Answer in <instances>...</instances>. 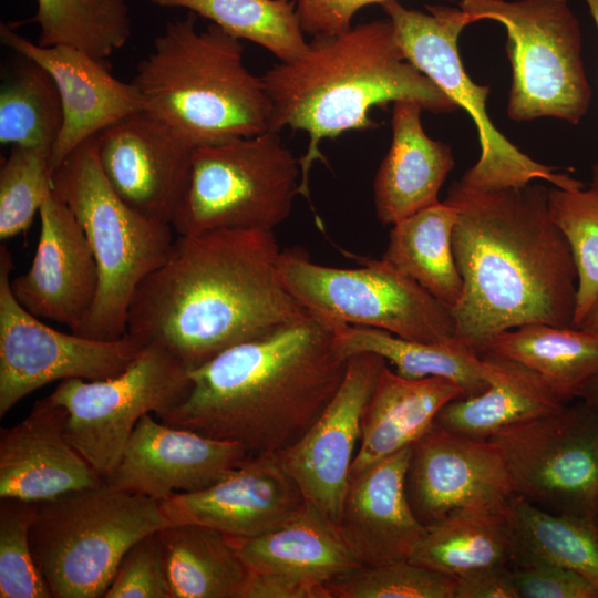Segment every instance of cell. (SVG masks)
Masks as SVG:
<instances>
[{
  "mask_svg": "<svg viewBox=\"0 0 598 598\" xmlns=\"http://www.w3.org/2000/svg\"><path fill=\"white\" fill-rule=\"evenodd\" d=\"M274 230L178 235L136 288L126 333L167 349L189 370L310 313L283 286Z\"/></svg>",
  "mask_w": 598,
  "mask_h": 598,
  "instance_id": "6da1fadb",
  "label": "cell"
},
{
  "mask_svg": "<svg viewBox=\"0 0 598 598\" xmlns=\"http://www.w3.org/2000/svg\"><path fill=\"white\" fill-rule=\"evenodd\" d=\"M549 188L529 183L472 190L454 182L445 203L457 217L452 246L463 290L451 309L457 338L478 350L529 323L573 327L577 269L551 218Z\"/></svg>",
  "mask_w": 598,
  "mask_h": 598,
  "instance_id": "7a4b0ae2",
  "label": "cell"
},
{
  "mask_svg": "<svg viewBox=\"0 0 598 598\" xmlns=\"http://www.w3.org/2000/svg\"><path fill=\"white\" fill-rule=\"evenodd\" d=\"M348 359L317 313L234 346L189 370L190 390L158 413L168 425L236 442L251 455L297 442L339 390Z\"/></svg>",
  "mask_w": 598,
  "mask_h": 598,
  "instance_id": "3957f363",
  "label": "cell"
},
{
  "mask_svg": "<svg viewBox=\"0 0 598 598\" xmlns=\"http://www.w3.org/2000/svg\"><path fill=\"white\" fill-rule=\"evenodd\" d=\"M261 78L271 101L270 130L290 127L309 135L307 152L299 158L300 190L307 198L311 165L326 161L320 142L374 128L370 116L374 106L411 100L432 113L458 109L405 59L389 19L315 35L298 58L274 65Z\"/></svg>",
  "mask_w": 598,
  "mask_h": 598,
  "instance_id": "277c9868",
  "label": "cell"
},
{
  "mask_svg": "<svg viewBox=\"0 0 598 598\" xmlns=\"http://www.w3.org/2000/svg\"><path fill=\"white\" fill-rule=\"evenodd\" d=\"M196 17L168 21L136 65L142 111L192 148L269 131L271 101L240 40L214 23L197 31Z\"/></svg>",
  "mask_w": 598,
  "mask_h": 598,
  "instance_id": "5b68a950",
  "label": "cell"
},
{
  "mask_svg": "<svg viewBox=\"0 0 598 598\" xmlns=\"http://www.w3.org/2000/svg\"><path fill=\"white\" fill-rule=\"evenodd\" d=\"M53 194L73 213L99 270L95 301L75 334L118 340L138 285L166 259L173 226L128 206L100 166L95 136L75 148L52 173Z\"/></svg>",
  "mask_w": 598,
  "mask_h": 598,
  "instance_id": "8992f818",
  "label": "cell"
},
{
  "mask_svg": "<svg viewBox=\"0 0 598 598\" xmlns=\"http://www.w3.org/2000/svg\"><path fill=\"white\" fill-rule=\"evenodd\" d=\"M165 526L159 502L104 482L38 502L30 545L53 598H101L127 549Z\"/></svg>",
  "mask_w": 598,
  "mask_h": 598,
  "instance_id": "52a82bcc",
  "label": "cell"
},
{
  "mask_svg": "<svg viewBox=\"0 0 598 598\" xmlns=\"http://www.w3.org/2000/svg\"><path fill=\"white\" fill-rule=\"evenodd\" d=\"M300 185V161L279 132L198 145L172 226L178 235L221 228L274 230L289 217Z\"/></svg>",
  "mask_w": 598,
  "mask_h": 598,
  "instance_id": "ba28073f",
  "label": "cell"
},
{
  "mask_svg": "<svg viewBox=\"0 0 598 598\" xmlns=\"http://www.w3.org/2000/svg\"><path fill=\"white\" fill-rule=\"evenodd\" d=\"M460 9L473 22L494 20L506 29L511 120L554 117L574 125L582 120L591 87L579 21L568 0H461Z\"/></svg>",
  "mask_w": 598,
  "mask_h": 598,
  "instance_id": "9c48e42d",
  "label": "cell"
},
{
  "mask_svg": "<svg viewBox=\"0 0 598 598\" xmlns=\"http://www.w3.org/2000/svg\"><path fill=\"white\" fill-rule=\"evenodd\" d=\"M391 21L396 42L405 59L441 89L475 123L481 155L460 185L489 192L523 187L543 179L561 189L585 184L556 167L536 162L512 144L491 122L486 109L489 87L477 85L466 74L457 41L462 30L473 23L460 8L426 6L427 13L403 7L398 0L381 4Z\"/></svg>",
  "mask_w": 598,
  "mask_h": 598,
  "instance_id": "30bf717a",
  "label": "cell"
},
{
  "mask_svg": "<svg viewBox=\"0 0 598 598\" xmlns=\"http://www.w3.org/2000/svg\"><path fill=\"white\" fill-rule=\"evenodd\" d=\"M279 276L305 308L328 320L413 341L458 339L452 310L382 259L337 268L316 264L303 248L292 247L281 250Z\"/></svg>",
  "mask_w": 598,
  "mask_h": 598,
  "instance_id": "8fae6325",
  "label": "cell"
},
{
  "mask_svg": "<svg viewBox=\"0 0 598 598\" xmlns=\"http://www.w3.org/2000/svg\"><path fill=\"white\" fill-rule=\"evenodd\" d=\"M188 372L167 349L146 344L118 375L65 379L49 396L68 412L71 444L105 478L141 417L157 415L185 399L192 385Z\"/></svg>",
  "mask_w": 598,
  "mask_h": 598,
  "instance_id": "7c38bea8",
  "label": "cell"
},
{
  "mask_svg": "<svg viewBox=\"0 0 598 598\" xmlns=\"http://www.w3.org/2000/svg\"><path fill=\"white\" fill-rule=\"evenodd\" d=\"M514 495L549 513L598 519V413L581 400L489 439Z\"/></svg>",
  "mask_w": 598,
  "mask_h": 598,
  "instance_id": "4fadbf2b",
  "label": "cell"
},
{
  "mask_svg": "<svg viewBox=\"0 0 598 598\" xmlns=\"http://www.w3.org/2000/svg\"><path fill=\"white\" fill-rule=\"evenodd\" d=\"M12 255L0 246V417L37 389L70 378L105 380L122 373L145 347L130 334L105 341L42 323L11 291Z\"/></svg>",
  "mask_w": 598,
  "mask_h": 598,
  "instance_id": "5bb4252c",
  "label": "cell"
},
{
  "mask_svg": "<svg viewBox=\"0 0 598 598\" xmlns=\"http://www.w3.org/2000/svg\"><path fill=\"white\" fill-rule=\"evenodd\" d=\"M388 362L362 352L348 359L344 379L309 430L277 453L305 502L338 524L361 435V417Z\"/></svg>",
  "mask_w": 598,
  "mask_h": 598,
  "instance_id": "9a60e30c",
  "label": "cell"
},
{
  "mask_svg": "<svg viewBox=\"0 0 598 598\" xmlns=\"http://www.w3.org/2000/svg\"><path fill=\"white\" fill-rule=\"evenodd\" d=\"M251 454L240 444L157 422L145 414L104 482L157 502L202 491L238 468Z\"/></svg>",
  "mask_w": 598,
  "mask_h": 598,
  "instance_id": "2e32d148",
  "label": "cell"
},
{
  "mask_svg": "<svg viewBox=\"0 0 598 598\" xmlns=\"http://www.w3.org/2000/svg\"><path fill=\"white\" fill-rule=\"evenodd\" d=\"M405 492L425 527L455 509L503 503L514 495L504 460L491 440L435 424L412 445Z\"/></svg>",
  "mask_w": 598,
  "mask_h": 598,
  "instance_id": "e0dca14e",
  "label": "cell"
},
{
  "mask_svg": "<svg viewBox=\"0 0 598 598\" xmlns=\"http://www.w3.org/2000/svg\"><path fill=\"white\" fill-rule=\"evenodd\" d=\"M95 138L100 166L120 198L172 225L188 187L193 148L143 111L121 118Z\"/></svg>",
  "mask_w": 598,
  "mask_h": 598,
  "instance_id": "ac0fdd59",
  "label": "cell"
},
{
  "mask_svg": "<svg viewBox=\"0 0 598 598\" xmlns=\"http://www.w3.org/2000/svg\"><path fill=\"white\" fill-rule=\"evenodd\" d=\"M275 453L250 455L212 486L161 501L167 525L196 524L235 538H251L283 525L306 506Z\"/></svg>",
  "mask_w": 598,
  "mask_h": 598,
  "instance_id": "d6986e66",
  "label": "cell"
},
{
  "mask_svg": "<svg viewBox=\"0 0 598 598\" xmlns=\"http://www.w3.org/2000/svg\"><path fill=\"white\" fill-rule=\"evenodd\" d=\"M40 235L30 268L10 280L18 302L35 317L75 332L99 289V270L87 238L72 210L53 193L40 209Z\"/></svg>",
  "mask_w": 598,
  "mask_h": 598,
  "instance_id": "ffe728a7",
  "label": "cell"
},
{
  "mask_svg": "<svg viewBox=\"0 0 598 598\" xmlns=\"http://www.w3.org/2000/svg\"><path fill=\"white\" fill-rule=\"evenodd\" d=\"M0 39L19 55L43 66L60 92L63 125L49 157L51 173L85 141L142 111L133 83L113 76L106 62L68 45L41 47L4 23Z\"/></svg>",
  "mask_w": 598,
  "mask_h": 598,
  "instance_id": "44dd1931",
  "label": "cell"
},
{
  "mask_svg": "<svg viewBox=\"0 0 598 598\" xmlns=\"http://www.w3.org/2000/svg\"><path fill=\"white\" fill-rule=\"evenodd\" d=\"M66 423V410L48 395L21 422L1 427L0 498L41 502L104 483L69 441Z\"/></svg>",
  "mask_w": 598,
  "mask_h": 598,
  "instance_id": "7402d4cb",
  "label": "cell"
},
{
  "mask_svg": "<svg viewBox=\"0 0 598 598\" xmlns=\"http://www.w3.org/2000/svg\"><path fill=\"white\" fill-rule=\"evenodd\" d=\"M412 445L351 476L338 530L362 565L410 559L425 535L405 492Z\"/></svg>",
  "mask_w": 598,
  "mask_h": 598,
  "instance_id": "603a6c76",
  "label": "cell"
},
{
  "mask_svg": "<svg viewBox=\"0 0 598 598\" xmlns=\"http://www.w3.org/2000/svg\"><path fill=\"white\" fill-rule=\"evenodd\" d=\"M422 111L411 100L393 103L392 141L373 183L375 215L383 225H394L440 203V189L454 168L451 147L425 133Z\"/></svg>",
  "mask_w": 598,
  "mask_h": 598,
  "instance_id": "cb8c5ba5",
  "label": "cell"
},
{
  "mask_svg": "<svg viewBox=\"0 0 598 598\" xmlns=\"http://www.w3.org/2000/svg\"><path fill=\"white\" fill-rule=\"evenodd\" d=\"M453 381L439 377L408 379L382 369L361 417V435L350 477L413 445L450 401L464 398Z\"/></svg>",
  "mask_w": 598,
  "mask_h": 598,
  "instance_id": "d4e9b609",
  "label": "cell"
},
{
  "mask_svg": "<svg viewBox=\"0 0 598 598\" xmlns=\"http://www.w3.org/2000/svg\"><path fill=\"white\" fill-rule=\"evenodd\" d=\"M488 386L474 396L450 401L434 424L472 439L489 440L499 431L561 410L564 403L533 370L494 353L480 354Z\"/></svg>",
  "mask_w": 598,
  "mask_h": 598,
  "instance_id": "484cf974",
  "label": "cell"
},
{
  "mask_svg": "<svg viewBox=\"0 0 598 598\" xmlns=\"http://www.w3.org/2000/svg\"><path fill=\"white\" fill-rule=\"evenodd\" d=\"M251 573L275 574L327 586L362 565L338 527L306 504L293 518L264 535L235 538Z\"/></svg>",
  "mask_w": 598,
  "mask_h": 598,
  "instance_id": "4316f807",
  "label": "cell"
},
{
  "mask_svg": "<svg viewBox=\"0 0 598 598\" xmlns=\"http://www.w3.org/2000/svg\"><path fill=\"white\" fill-rule=\"evenodd\" d=\"M514 530L511 498L458 508L426 526L409 560L453 578L487 566H512Z\"/></svg>",
  "mask_w": 598,
  "mask_h": 598,
  "instance_id": "83f0119b",
  "label": "cell"
},
{
  "mask_svg": "<svg viewBox=\"0 0 598 598\" xmlns=\"http://www.w3.org/2000/svg\"><path fill=\"white\" fill-rule=\"evenodd\" d=\"M172 598H245L251 570L235 537L196 524L157 530Z\"/></svg>",
  "mask_w": 598,
  "mask_h": 598,
  "instance_id": "f1b7e54d",
  "label": "cell"
},
{
  "mask_svg": "<svg viewBox=\"0 0 598 598\" xmlns=\"http://www.w3.org/2000/svg\"><path fill=\"white\" fill-rule=\"evenodd\" d=\"M513 359L536 372L564 402L598 374V336L576 327L529 323L488 340L478 354Z\"/></svg>",
  "mask_w": 598,
  "mask_h": 598,
  "instance_id": "f546056e",
  "label": "cell"
},
{
  "mask_svg": "<svg viewBox=\"0 0 598 598\" xmlns=\"http://www.w3.org/2000/svg\"><path fill=\"white\" fill-rule=\"evenodd\" d=\"M331 322L336 347L347 359L362 352L375 353L403 378H444L461 386L465 396L477 395L488 386L481 355L460 339L441 343L421 342L381 329Z\"/></svg>",
  "mask_w": 598,
  "mask_h": 598,
  "instance_id": "4dcf8cb0",
  "label": "cell"
},
{
  "mask_svg": "<svg viewBox=\"0 0 598 598\" xmlns=\"http://www.w3.org/2000/svg\"><path fill=\"white\" fill-rule=\"evenodd\" d=\"M456 217L455 208L443 200L392 225L381 258L450 309L463 290L452 246Z\"/></svg>",
  "mask_w": 598,
  "mask_h": 598,
  "instance_id": "1f68e13d",
  "label": "cell"
},
{
  "mask_svg": "<svg viewBox=\"0 0 598 598\" xmlns=\"http://www.w3.org/2000/svg\"><path fill=\"white\" fill-rule=\"evenodd\" d=\"M512 567L554 564L571 569L598 589V519L544 511L513 495Z\"/></svg>",
  "mask_w": 598,
  "mask_h": 598,
  "instance_id": "d6a6232c",
  "label": "cell"
},
{
  "mask_svg": "<svg viewBox=\"0 0 598 598\" xmlns=\"http://www.w3.org/2000/svg\"><path fill=\"white\" fill-rule=\"evenodd\" d=\"M41 47L68 45L104 61L132 37L125 0H37Z\"/></svg>",
  "mask_w": 598,
  "mask_h": 598,
  "instance_id": "836d02e7",
  "label": "cell"
},
{
  "mask_svg": "<svg viewBox=\"0 0 598 598\" xmlns=\"http://www.w3.org/2000/svg\"><path fill=\"white\" fill-rule=\"evenodd\" d=\"M22 58L1 84L0 143L34 147L50 157L63 125L60 92L43 66Z\"/></svg>",
  "mask_w": 598,
  "mask_h": 598,
  "instance_id": "e575fe53",
  "label": "cell"
},
{
  "mask_svg": "<svg viewBox=\"0 0 598 598\" xmlns=\"http://www.w3.org/2000/svg\"><path fill=\"white\" fill-rule=\"evenodd\" d=\"M164 8H184L227 33L255 42L280 62L298 58L307 48L295 0H150Z\"/></svg>",
  "mask_w": 598,
  "mask_h": 598,
  "instance_id": "d590c367",
  "label": "cell"
},
{
  "mask_svg": "<svg viewBox=\"0 0 598 598\" xmlns=\"http://www.w3.org/2000/svg\"><path fill=\"white\" fill-rule=\"evenodd\" d=\"M549 212L566 237L577 269L578 327L598 299V190L589 187L549 188Z\"/></svg>",
  "mask_w": 598,
  "mask_h": 598,
  "instance_id": "8d00e7d4",
  "label": "cell"
},
{
  "mask_svg": "<svg viewBox=\"0 0 598 598\" xmlns=\"http://www.w3.org/2000/svg\"><path fill=\"white\" fill-rule=\"evenodd\" d=\"M52 193L49 156L34 147L11 146L0 168V239L28 230Z\"/></svg>",
  "mask_w": 598,
  "mask_h": 598,
  "instance_id": "74e56055",
  "label": "cell"
},
{
  "mask_svg": "<svg viewBox=\"0 0 598 598\" xmlns=\"http://www.w3.org/2000/svg\"><path fill=\"white\" fill-rule=\"evenodd\" d=\"M456 579L409 559L361 566L328 584L331 598H454Z\"/></svg>",
  "mask_w": 598,
  "mask_h": 598,
  "instance_id": "f35d334b",
  "label": "cell"
},
{
  "mask_svg": "<svg viewBox=\"0 0 598 598\" xmlns=\"http://www.w3.org/2000/svg\"><path fill=\"white\" fill-rule=\"evenodd\" d=\"M37 506L38 502L0 498V598H53L30 545Z\"/></svg>",
  "mask_w": 598,
  "mask_h": 598,
  "instance_id": "ab89813d",
  "label": "cell"
},
{
  "mask_svg": "<svg viewBox=\"0 0 598 598\" xmlns=\"http://www.w3.org/2000/svg\"><path fill=\"white\" fill-rule=\"evenodd\" d=\"M103 598H172L157 532L127 549Z\"/></svg>",
  "mask_w": 598,
  "mask_h": 598,
  "instance_id": "60d3db41",
  "label": "cell"
},
{
  "mask_svg": "<svg viewBox=\"0 0 598 598\" xmlns=\"http://www.w3.org/2000/svg\"><path fill=\"white\" fill-rule=\"evenodd\" d=\"M519 598H598V589L578 573L554 564L513 567Z\"/></svg>",
  "mask_w": 598,
  "mask_h": 598,
  "instance_id": "b9f144b4",
  "label": "cell"
},
{
  "mask_svg": "<svg viewBox=\"0 0 598 598\" xmlns=\"http://www.w3.org/2000/svg\"><path fill=\"white\" fill-rule=\"evenodd\" d=\"M297 16L305 33L338 34L352 28V19L363 7L390 0H295Z\"/></svg>",
  "mask_w": 598,
  "mask_h": 598,
  "instance_id": "7bdbcfd3",
  "label": "cell"
},
{
  "mask_svg": "<svg viewBox=\"0 0 598 598\" xmlns=\"http://www.w3.org/2000/svg\"><path fill=\"white\" fill-rule=\"evenodd\" d=\"M455 579L454 598H519L511 565L478 568Z\"/></svg>",
  "mask_w": 598,
  "mask_h": 598,
  "instance_id": "ee69618b",
  "label": "cell"
},
{
  "mask_svg": "<svg viewBox=\"0 0 598 598\" xmlns=\"http://www.w3.org/2000/svg\"><path fill=\"white\" fill-rule=\"evenodd\" d=\"M245 598H331L327 586L287 576L251 573Z\"/></svg>",
  "mask_w": 598,
  "mask_h": 598,
  "instance_id": "f6af8a7d",
  "label": "cell"
},
{
  "mask_svg": "<svg viewBox=\"0 0 598 598\" xmlns=\"http://www.w3.org/2000/svg\"><path fill=\"white\" fill-rule=\"evenodd\" d=\"M578 399L598 413V374L585 384Z\"/></svg>",
  "mask_w": 598,
  "mask_h": 598,
  "instance_id": "bcb514c9",
  "label": "cell"
},
{
  "mask_svg": "<svg viewBox=\"0 0 598 598\" xmlns=\"http://www.w3.org/2000/svg\"><path fill=\"white\" fill-rule=\"evenodd\" d=\"M577 328H581L598 336V299L586 313L585 318Z\"/></svg>",
  "mask_w": 598,
  "mask_h": 598,
  "instance_id": "7dc6e473",
  "label": "cell"
},
{
  "mask_svg": "<svg viewBox=\"0 0 598 598\" xmlns=\"http://www.w3.org/2000/svg\"><path fill=\"white\" fill-rule=\"evenodd\" d=\"M585 1L588 6L590 14L595 21V24L598 29V0H585ZM590 187L598 190V162L594 164L592 166V176H591Z\"/></svg>",
  "mask_w": 598,
  "mask_h": 598,
  "instance_id": "c3c4849f",
  "label": "cell"
},
{
  "mask_svg": "<svg viewBox=\"0 0 598 598\" xmlns=\"http://www.w3.org/2000/svg\"><path fill=\"white\" fill-rule=\"evenodd\" d=\"M597 505H598V491H597Z\"/></svg>",
  "mask_w": 598,
  "mask_h": 598,
  "instance_id": "681fc988",
  "label": "cell"
}]
</instances>
